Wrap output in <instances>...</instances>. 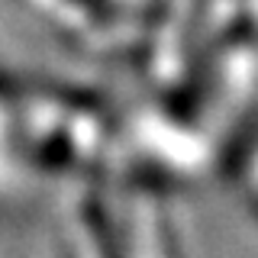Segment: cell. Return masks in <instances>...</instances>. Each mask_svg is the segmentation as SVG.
Instances as JSON below:
<instances>
[{"instance_id": "cell-1", "label": "cell", "mask_w": 258, "mask_h": 258, "mask_svg": "<svg viewBox=\"0 0 258 258\" xmlns=\"http://www.w3.org/2000/svg\"><path fill=\"white\" fill-rule=\"evenodd\" d=\"M29 155L48 171L84 165L107 145L110 116L100 97L81 87L48 84L26 97L23 110Z\"/></svg>"}, {"instance_id": "cell-2", "label": "cell", "mask_w": 258, "mask_h": 258, "mask_svg": "<svg viewBox=\"0 0 258 258\" xmlns=\"http://www.w3.org/2000/svg\"><path fill=\"white\" fill-rule=\"evenodd\" d=\"M78 229L87 236V245L97 252H119V242L113 239V223L100 194H84L78 204Z\"/></svg>"}, {"instance_id": "cell-3", "label": "cell", "mask_w": 258, "mask_h": 258, "mask_svg": "<svg viewBox=\"0 0 258 258\" xmlns=\"http://www.w3.org/2000/svg\"><path fill=\"white\" fill-rule=\"evenodd\" d=\"M61 16H71V20L81 23V29H97L100 23H107L116 7L110 0H48Z\"/></svg>"}]
</instances>
